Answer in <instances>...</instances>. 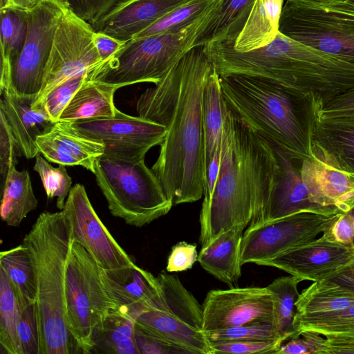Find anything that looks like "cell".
<instances>
[{"label": "cell", "mask_w": 354, "mask_h": 354, "mask_svg": "<svg viewBox=\"0 0 354 354\" xmlns=\"http://www.w3.org/2000/svg\"><path fill=\"white\" fill-rule=\"evenodd\" d=\"M214 67L203 46L194 47L136 103L138 116L167 129L151 169L174 205L203 195V91Z\"/></svg>", "instance_id": "obj_1"}, {"label": "cell", "mask_w": 354, "mask_h": 354, "mask_svg": "<svg viewBox=\"0 0 354 354\" xmlns=\"http://www.w3.org/2000/svg\"><path fill=\"white\" fill-rule=\"evenodd\" d=\"M279 168L272 145L226 104L220 171L211 200L202 205L199 216L201 246L234 226L258 225Z\"/></svg>", "instance_id": "obj_2"}, {"label": "cell", "mask_w": 354, "mask_h": 354, "mask_svg": "<svg viewBox=\"0 0 354 354\" xmlns=\"http://www.w3.org/2000/svg\"><path fill=\"white\" fill-rule=\"evenodd\" d=\"M220 84L227 105L275 149L297 160L313 158L314 100L258 77L220 76Z\"/></svg>", "instance_id": "obj_3"}, {"label": "cell", "mask_w": 354, "mask_h": 354, "mask_svg": "<svg viewBox=\"0 0 354 354\" xmlns=\"http://www.w3.org/2000/svg\"><path fill=\"white\" fill-rule=\"evenodd\" d=\"M73 243L62 211L39 214L21 244L35 268L39 354L72 353V337L65 316V274Z\"/></svg>", "instance_id": "obj_4"}, {"label": "cell", "mask_w": 354, "mask_h": 354, "mask_svg": "<svg viewBox=\"0 0 354 354\" xmlns=\"http://www.w3.org/2000/svg\"><path fill=\"white\" fill-rule=\"evenodd\" d=\"M220 0L196 20L176 32L133 38L88 74L87 79L119 86L140 82L158 84L192 48L212 19Z\"/></svg>", "instance_id": "obj_5"}, {"label": "cell", "mask_w": 354, "mask_h": 354, "mask_svg": "<svg viewBox=\"0 0 354 354\" xmlns=\"http://www.w3.org/2000/svg\"><path fill=\"white\" fill-rule=\"evenodd\" d=\"M160 290L127 314L136 332L162 341L185 353L212 354L203 331V309L176 274L165 271L157 277Z\"/></svg>", "instance_id": "obj_6"}, {"label": "cell", "mask_w": 354, "mask_h": 354, "mask_svg": "<svg viewBox=\"0 0 354 354\" xmlns=\"http://www.w3.org/2000/svg\"><path fill=\"white\" fill-rule=\"evenodd\" d=\"M93 174L111 214L128 225L142 227L167 214L174 205L145 159L103 154L95 160Z\"/></svg>", "instance_id": "obj_7"}, {"label": "cell", "mask_w": 354, "mask_h": 354, "mask_svg": "<svg viewBox=\"0 0 354 354\" xmlns=\"http://www.w3.org/2000/svg\"><path fill=\"white\" fill-rule=\"evenodd\" d=\"M118 310L104 288L100 267L80 243L73 241L65 274V316L68 331L82 353H93L95 329Z\"/></svg>", "instance_id": "obj_8"}, {"label": "cell", "mask_w": 354, "mask_h": 354, "mask_svg": "<svg viewBox=\"0 0 354 354\" xmlns=\"http://www.w3.org/2000/svg\"><path fill=\"white\" fill-rule=\"evenodd\" d=\"M279 31L354 65V0L326 4L286 0Z\"/></svg>", "instance_id": "obj_9"}, {"label": "cell", "mask_w": 354, "mask_h": 354, "mask_svg": "<svg viewBox=\"0 0 354 354\" xmlns=\"http://www.w3.org/2000/svg\"><path fill=\"white\" fill-rule=\"evenodd\" d=\"M90 23L64 10L55 31L45 68L41 90L34 104H40L57 85L75 76L88 74L102 59L94 42Z\"/></svg>", "instance_id": "obj_10"}, {"label": "cell", "mask_w": 354, "mask_h": 354, "mask_svg": "<svg viewBox=\"0 0 354 354\" xmlns=\"http://www.w3.org/2000/svg\"><path fill=\"white\" fill-rule=\"evenodd\" d=\"M339 214L326 215L302 211L258 226H248L242 238L241 264L260 265L288 250L314 240Z\"/></svg>", "instance_id": "obj_11"}, {"label": "cell", "mask_w": 354, "mask_h": 354, "mask_svg": "<svg viewBox=\"0 0 354 354\" xmlns=\"http://www.w3.org/2000/svg\"><path fill=\"white\" fill-rule=\"evenodd\" d=\"M65 9L51 0H45L28 12L26 39L11 66L8 87L17 94L39 95L55 33Z\"/></svg>", "instance_id": "obj_12"}, {"label": "cell", "mask_w": 354, "mask_h": 354, "mask_svg": "<svg viewBox=\"0 0 354 354\" xmlns=\"http://www.w3.org/2000/svg\"><path fill=\"white\" fill-rule=\"evenodd\" d=\"M71 125L81 133L104 144V155L128 160H144L147 151L163 142L165 127L118 109L112 118L77 120Z\"/></svg>", "instance_id": "obj_13"}, {"label": "cell", "mask_w": 354, "mask_h": 354, "mask_svg": "<svg viewBox=\"0 0 354 354\" xmlns=\"http://www.w3.org/2000/svg\"><path fill=\"white\" fill-rule=\"evenodd\" d=\"M73 241L80 243L102 269L135 265L93 207L84 185H73L62 210Z\"/></svg>", "instance_id": "obj_14"}, {"label": "cell", "mask_w": 354, "mask_h": 354, "mask_svg": "<svg viewBox=\"0 0 354 354\" xmlns=\"http://www.w3.org/2000/svg\"><path fill=\"white\" fill-rule=\"evenodd\" d=\"M202 309L204 333L274 319V299L268 287L212 290L207 292Z\"/></svg>", "instance_id": "obj_15"}, {"label": "cell", "mask_w": 354, "mask_h": 354, "mask_svg": "<svg viewBox=\"0 0 354 354\" xmlns=\"http://www.w3.org/2000/svg\"><path fill=\"white\" fill-rule=\"evenodd\" d=\"M354 261V250L324 236L288 250L260 266L282 270L302 280L320 281Z\"/></svg>", "instance_id": "obj_16"}, {"label": "cell", "mask_w": 354, "mask_h": 354, "mask_svg": "<svg viewBox=\"0 0 354 354\" xmlns=\"http://www.w3.org/2000/svg\"><path fill=\"white\" fill-rule=\"evenodd\" d=\"M189 0H120L91 24L95 32L132 39Z\"/></svg>", "instance_id": "obj_17"}, {"label": "cell", "mask_w": 354, "mask_h": 354, "mask_svg": "<svg viewBox=\"0 0 354 354\" xmlns=\"http://www.w3.org/2000/svg\"><path fill=\"white\" fill-rule=\"evenodd\" d=\"M0 94V110L8 122L20 153L28 159L35 158L39 153L37 137L49 131L55 122L43 103L34 104L37 97L19 95L10 88Z\"/></svg>", "instance_id": "obj_18"}, {"label": "cell", "mask_w": 354, "mask_h": 354, "mask_svg": "<svg viewBox=\"0 0 354 354\" xmlns=\"http://www.w3.org/2000/svg\"><path fill=\"white\" fill-rule=\"evenodd\" d=\"M39 152L49 162L80 165L94 172L95 160L104 153V144L75 129L68 122L59 121L37 137Z\"/></svg>", "instance_id": "obj_19"}, {"label": "cell", "mask_w": 354, "mask_h": 354, "mask_svg": "<svg viewBox=\"0 0 354 354\" xmlns=\"http://www.w3.org/2000/svg\"><path fill=\"white\" fill-rule=\"evenodd\" d=\"M274 149L280 166L277 181L268 207L259 223L255 226L302 211L335 214L313 201L301 176V161L292 159L280 150Z\"/></svg>", "instance_id": "obj_20"}, {"label": "cell", "mask_w": 354, "mask_h": 354, "mask_svg": "<svg viewBox=\"0 0 354 354\" xmlns=\"http://www.w3.org/2000/svg\"><path fill=\"white\" fill-rule=\"evenodd\" d=\"M301 174L313 201L333 213H343L354 201V176L315 156L301 162Z\"/></svg>", "instance_id": "obj_21"}, {"label": "cell", "mask_w": 354, "mask_h": 354, "mask_svg": "<svg viewBox=\"0 0 354 354\" xmlns=\"http://www.w3.org/2000/svg\"><path fill=\"white\" fill-rule=\"evenodd\" d=\"M100 277L109 296L125 313L153 297L160 288L157 277L136 264L113 269L100 268Z\"/></svg>", "instance_id": "obj_22"}, {"label": "cell", "mask_w": 354, "mask_h": 354, "mask_svg": "<svg viewBox=\"0 0 354 354\" xmlns=\"http://www.w3.org/2000/svg\"><path fill=\"white\" fill-rule=\"evenodd\" d=\"M245 228L234 226L201 246L197 261L208 273L232 286L241 276V242Z\"/></svg>", "instance_id": "obj_23"}, {"label": "cell", "mask_w": 354, "mask_h": 354, "mask_svg": "<svg viewBox=\"0 0 354 354\" xmlns=\"http://www.w3.org/2000/svg\"><path fill=\"white\" fill-rule=\"evenodd\" d=\"M312 145L313 156L320 160L354 172V125L317 120Z\"/></svg>", "instance_id": "obj_24"}, {"label": "cell", "mask_w": 354, "mask_h": 354, "mask_svg": "<svg viewBox=\"0 0 354 354\" xmlns=\"http://www.w3.org/2000/svg\"><path fill=\"white\" fill-rule=\"evenodd\" d=\"M120 88L117 85L86 78L62 113L59 121L71 122L114 117L118 109L113 97Z\"/></svg>", "instance_id": "obj_25"}, {"label": "cell", "mask_w": 354, "mask_h": 354, "mask_svg": "<svg viewBox=\"0 0 354 354\" xmlns=\"http://www.w3.org/2000/svg\"><path fill=\"white\" fill-rule=\"evenodd\" d=\"M285 0H254L246 21L232 46L244 53L270 43L279 31Z\"/></svg>", "instance_id": "obj_26"}, {"label": "cell", "mask_w": 354, "mask_h": 354, "mask_svg": "<svg viewBox=\"0 0 354 354\" xmlns=\"http://www.w3.org/2000/svg\"><path fill=\"white\" fill-rule=\"evenodd\" d=\"M353 304L354 296L351 294L328 281H315L299 295L295 304L294 330L300 323L344 311Z\"/></svg>", "instance_id": "obj_27"}, {"label": "cell", "mask_w": 354, "mask_h": 354, "mask_svg": "<svg viewBox=\"0 0 354 354\" xmlns=\"http://www.w3.org/2000/svg\"><path fill=\"white\" fill-rule=\"evenodd\" d=\"M226 103L221 91L220 76L214 66L205 82L203 91L205 178L212 157L221 148Z\"/></svg>", "instance_id": "obj_28"}, {"label": "cell", "mask_w": 354, "mask_h": 354, "mask_svg": "<svg viewBox=\"0 0 354 354\" xmlns=\"http://www.w3.org/2000/svg\"><path fill=\"white\" fill-rule=\"evenodd\" d=\"M254 0H221L216 12L196 41L195 46L208 43L234 45Z\"/></svg>", "instance_id": "obj_29"}, {"label": "cell", "mask_w": 354, "mask_h": 354, "mask_svg": "<svg viewBox=\"0 0 354 354\" xmlns=\"http://www.w3.org/2000/svg\"><path fill=\"white\" fill-rule=\"evenodd\" d=\"M2 187L0 207L1 220L9 226L18 227L38 205L28 171H19L15 167H13Z\"/></svg>", "instance_id": "obj_30"}, {"label": "cell", "mask_w": 354, "mask_h": 354, "mask_svg": "<svg viewBox=\"0 0 354 354\" xmlns=\"http://www.w3.org/2000/svg\"><path fill=\"white\" fill-rule=\"evenodd\" d=\"M93 352L139 354L133 318L120 310L113 311L96 327L93 335Z\"/></svg>", "instance_id": "obj_31"}, {"label": "cell", "mask_w": 354, "mask_h": 354, "mask_svg": "<svg viewBox=\"0 0 354 354\" xmlns=\"http://www.w3.org/2000/svg\"><path fill=\"white\" fill-rule=\"evenodd\" d=\"M0 268L10 280L22 308L37 301L35 268L28 249L22 244L0 253Z\"/></svg>", "instance_id": "obj_32"}, {"label": "cell", "mask_w": 354, "mask_h": 354, "mask_svg": "<svg viewBox=\"0 0 354 354\" xmlns=\"http://www.w3.org/2000/svg\"><path fill=\"white\" fill-rule=\"evenodd\" d=\"M22 308L10 280L0 268V344L8 354H22L17 333Z\"/></svg>", "instance_id": "obj_33"}, {"label": "cell", "mask_w": 354, "mask_h": 354, "mask_svg": "<svg viewBox=\"0 0 354 354\" xmlns=\"http://www.w3.org/2000/svg\"><path fill=\"white\" fill-rule=\"evenodd\" d=\"M303 281L291 275L276 279L267 287L274 299V324L286 341L294 337V317L299 297L297 286Z\"/></svg>", "instance_id": "obj_34"}, {"label": "cell", "mask_w": 354, "mask_h": 354, "mask_svg": "<svg viewBox=\"0 0 354 354\" xmlns=\"http://www.w3.org/2000/svg\"><path fill=\"white\" fill-rule=\"evenodd\" d=\"M1 60L10 66L21 53L28 32V11L14 8H0Z\"/></svg>", "instance_id": "obj_35"}, {"label": "cell", "mask_w": 354, "mask_h": 354, "mask_svg": "<svg viewBox=\"0 0 354 354\" xmlns=\"http://www.w3.org/2000/svg\"><path fill=\"white\" fill-rule=\"evenodd\" d=\"M204 333L209 342L280 340L284 343L286 341L272 320L256 321Z\"/></svg>", "instance_id": "obj_36"}, {"label": "cell", "mask_w": 354, "mask_h": 354, "mask_svg": "<svg viewBox=\"0 0 354 354\" xmlns=\"http://www.w3.org/2000/svg\"><path fill=\"white\" fill-rule=\"evenodd\" d=\"M216 1L189 0L133 38L145 37L160 33L178 32L196 20Z\"/></svg>", "instance_id": "obj_37"}, {"label": "cell", "mask_w": 354, "mask_h": 354, "mask_svg": "<svg viewBox=\"0 0 354 354\" xmlns=\"http://www.w3.org/2000/svg\"><path fill=\"white\" fill-rule=\"evenodd\" d=\"M66 165H59L53 167L45 158L39 153L35 156L33 169L37 171L41 180L47 198L57 197L56 205L62 210L72 185V178L68 175Z\"/></svg>", "instance_id": "obj_38"}, {"label": "cell", "mask_w": 354, "mask_h": 354, "mask_svg": "<svg viewBox=\"0 0 354 354\" xmlns=\"http://www.w3.org/2000/svg\"><path fill=\"white\" fill-rule=\"evenodd\" d=\"M305 330L315 331L325 337L354 336V304L344 311L299 324L295 327L294 337Z\"/></svg>", "instance_id": "obj_39"}, {"label": "cell", "mask_w": 354, "mask_h": 354, "mask_svg": "<svg viewBox=\"0 0 354 354\" xmlns=\"http://www.w3.org/2000/svg\"><path fill=\"white\" fill-rule=\"evenodd\" d=\"M86 78L87 74L70 78L55 87L45 97L41 103L54 122L59 121L62 113Z\"/></svg>", "instance_id": "obj_40"}, {"label": "cell", "mask_w": 354, "mask_h": 354, "mask_svg": "<svg viewBox=\"0 0 354 354\" xmlns=\"http://www.w3.org/2000/svg\"><path fill=\"white\" fill-rule=\"evenodd\" d=\"M283 343V342L280 340H248L209 342V345L212 351V354H277V352Z\"/></svg>", "instance_id": "obj_41"}, {"label": "cell", "mask_w": 354, "mask_h": 354, "mask_svg": "<svg viewBox=\"0 0 354 354\" xmlns=\"http://www.w3.org/2000/svg\"><path fill=\"white\" fill-rule=\"evenodd\" d=\"M17 333L22 354H39V337L35 304L22 308Z\"/></svg>", "instance_id": "obj_42"}, {"label": "cell", "mask_w": 354, "mask_h": 354, "mask_svg": "<svg viewBox=\"0 0 354 354\" xmlns=\"http://www.w3.org/2000/svg\"><path fill=\"white\" fill-rule=\"evenodd\" d=\"M322 122L354 123V89L329 101L317 114Z\"/></svg>", "instance_id": "obj_43"}, {"label": "cell", "mask_w": 354, "mask_h": 354, "mask_svg": "<svg viewBox=\"0 0 354 354\" xmlns=\"http://www.w3.org/2000/svg\"><path fill=\"white\" fill-rule=\"evenodd\" d=\"M20 153L8 122L0 110V174L5 182L9 171L15 167Z\"/></svg>", "instance_id": "obj_44"}, {"label": "cell", "mask_w": 354, "mask_h": 354, "mask_svg": "<svg viewBox=\"0 0 354 354\" xmlns=\"http://www.w3.org/2000/svg\"><path fill=\"white\" fill-rule=\"evenodd\" d=\"M312 330H305L299 336L288 339L282 344L277 354H310L324 353L326 348V338Z\"/></svg>", "instance_id": "obj_45"}, {"label": "cell", "mask_w": 354, "mask_h": 354, "mask_svg": "<svg viewBox=\"0 0 354 354\" xmlns=\"http://www.w3.org/2000/svg\"><path fill=\"white\" fill-rule=\"evenodd\" d=\"M196 245L185 241L177 243L168 257L166 270L168 272H183L191 269L198 259Z\"/></svg>", "instance_id": "obj_46"}, {"label": "cell", "mask_w": 354, "mask_h": 354, "mask_svg": "<svg viewBox=\"0 0 354 354\" xmlns=\"http://www.w3.org/2000/svg\"><path fill=\"white\" fill-rule=\"evenodd\" d=\"M120 0H68V8L90 24L95 21Z\"/></svg>", "instance_id": "obj_47"}, {"label": "cell", "mask_w": 354, "mask_h": 354, "mask_svg": "<svg viewBox=\"0 0 354 354\" xmlns=\"http://www.w3.org/2000/svg\"><path fill=\"white\" fill-rule=\"evenodd\" d=\"M139 354L185 353L183 350L160 339L136 332Z\"/></svg>", "instance_id": "obj_48"}, {"label": "cell", "mask_w": 354, "mask_h": 354, "mask_svg": "<svg viewBox=\"0 0 354 354\" xmlns=\"http://www.w3.org/2000/svg\"><path fill=\"white\" fill-rule=\"evenodd\" d=\"M93 39L102 62L106 60L111 55L119 50L127 42L115 39L106 34L97 32H95Z\"/></svg>", "instance_id": "obj_49"}, {"label": "cell", "mask_w": 354, "mask_h": 354, "mask_svg": "<svg viewBox=\"0 0 354 354\" xmlns=\"http://www.w3.org/2000/svg\"><path fill=\"white\" fill-rule=\"evenodd\" d=\"M325 280L354 296V261Z\"/></svg>", "instance_id": "obj_50"}, {"label": "cell", "mask_w": 354, "mask_h": 354, "mask_svg": "<svg viewBox=\"0 0 354 354\" xmlns=\"http://www.w3.org/2000/svg\"><path fill=\"white\" fill-rule=\"evenodd\" d=\"M324 354H354V336H326Z\"/></svg>", "instance_id": "obj_51"}, {"label": "cell", "mask_w": 354, "mask_h": 354, "mask_svg": "<svg viewBox=\"0 0 354 354\" xmlns=\"http://www.w3.org/2000/svg\"><path fill=\"white\" fill-rule=\"evenodd\" d=\"M45 0H8L3 8H14L26 11L33 10Z\"/></svg>", "instance_id": "obj_52"}, {"label": "cell", "mask_w": 354, "mask_h": 354, "mask_svg": "<svg viewBox=\"0 0 354 354\" xmlns=\"http://www.w3.org/2000/svg\"><path fill=\"white\" fill-rule=\"evenodd\" d=\"M344 212L348 216L353 228V241H352V248L354 250V201L349 204L348 208L344 211Z\"/></svg>", "instance_id": "obj_53"}, {"label": "cell", "mask_w": 354, "mask_h": 354, "mask_svg": "<svg viewBox=\"0 0 354 354\" xmlns=\"http://www.w3.org/2000/svg\"><path fill=\"white\" fill-rule=\"evenodd\" d=\"M299 2H303L306 3H313V4H326V3H332L336 2L345 1L348 0H293Z\"/></svg>", "instance_id": "obj_54"}, {"label": "cell", "mask_w": 354, "mask_h": 354, "mask_svg": "<svg viewBox=\"0 0 354 354\" xmlns=\"http://www.w3.org/2000/svg\"><path fill=\"white\" fill-rule=\"evenodd\" d=\"M64 8H69L68 0H51Z\"/></svg>", "instance_id": "obj_55"}, {"label": "cell", "mask_w": 354, "mask_h": 354, "mask_svg": "<svg viewBox=\"0 0 354 354\" xmlns=\"http://www.w3.org/2000/svg\"><path fill=\"white\" fill-rule=\"evenodd\" d=\"M8 0H1L0 8L5 6Z\"/></svg>", "instance_id": "obj_56"}, {"label": "cell", "mask_w": 354, "mask_h": 354, "mask_svg": "<svg viewBox=\"0 0 354 354\" xmlns=\"http://www.w3.org/2000/svg\"><path fill=\"white\" fill-rule=\"evenodd\" d=\"M335 123H338V122H335ZM341 124H350V125H354V123H352V124H346V123H341Z\"/></svg>", "instance_id": "obj_57"}, {"label": "cell", "mask_w": 354, "mask_h": 354, "mask_svg": "<svg viewBox=\"0 0 354 354\" xmlns=\"http://www.w3.org/2000/svg\"><path fill=\"white\" fill-rule=\"evenodd\" d=\"M352 174H353V176H354V172H353Z\"/></svg>", "instance_id": "obj_58"}]
</instances>
